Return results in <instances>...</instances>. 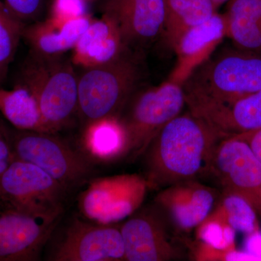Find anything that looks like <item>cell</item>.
Wrapping results in <instances>:
<instances>
[{"instance_id": "cell-20", "label": "cell", "mask_w": 261, "mask_h": 261, "mask_svg": "<svg viewBox=\"0 0 261 261\" xmlns=\"http://www.w3.org/2000/svg\"><path fill=\"white\" fill-rule=\"evenodd\" d=\"M82 141L84 152L93 161L108 162L124 157V132L117 117L83 127Z\"/></svg>"}, {"instance_id": "cell-24", "label": "cell", "mask_w": 261, "mask_h": 261, "mask_svg": "<svg viewBox=\"0 0 261 261\" xmlns=\"http://www.w3.org/2000/svg\"><path fill=\"white\" fill-rule=\"evenodd\" d=\"M25 25L0 0V82L14 59Z\"/></svg>"}, {"instance_id": "cell-32", "label": "cell", "mask_w": 261, "mask_h": 261, "mask_svg": "<svg viewBox=\"0 0 261 261\" xmlns=\"http://www.w3.org/2000/svg\"><path fill=\"white\" fill-rule=\"evenodd\" d=\"M5 210H8V208H7L6 205H5L3 199H2L1 196H0V213Z\"/></svg>"}, {"instance_id": "cell-27", "label": "cell", "mask_w": 261, "mask_h": 261, "mask_svg": "<svg viewBox=\"0 0 261 261\" xmlns=\"http://www.w3.org/2000/svg\"><path fill=\"white\" fill-rule=\"evenodd\" d=\"M14 160L11 129L0 120V176Z\"/></svg>"}, {"instance_id": "cell-15", "label": "cell", "mask_w": 261, "mask_h": 261, "mask_svg": "<svg viewBox=\"0 0 261 261\" xmlns=\"http://www.w3.org/2000/svg\"><path fill=\"white\" fill-rule=\"evenodd\" d=\"M227 38L226 15L216 12L208 19L189 29L173 48L177 62L168 80L181 84Z\"/></svg>"}, {"instance_id": "cell-1", "label": "cell", "mask_w": 261, "mask_h": 261, "mask_svg": "<svg viewBox=\"0 0 261 261\" xmlns=\"http://www.w3.org/2000/svg\"><path fill=\"white\" fill-rule=\"evenodd\" d=\"M224 138L190 111L175 117L143 153L147 187L163 190L207 173L215 147Z\"/></svg>"}, {"instance_id": "cell-3", "label": "cell", "mask_w": 261, "mask_h": 261, "mask_svg": "<svg viewBox=\"0 0 261 261\" xmlns=\"http://www.w3.org/2000/svg\"><path fill=\"white\" fill-rule=\"evenodd\" d=\"M140 54L128 51L111 63L85 68L78 75V112L82 126L116 117L140 87Z\"/></svg>"}, {"instance_id": "cell-29", "label": "cell", "mask_w": 261, "mask_h": 261, "mask_svg": "<svg viewBox=\"0 0 261 261\" xmlns=\"http://www.w3.org/2000/svg\"><path fill=\"white\" fill-rule=\"evenodd\" d=\"M245 243L246 250L249 253L261 260V232L260 231L249 233Z\"/></svg>"}, {"instance_id": "cell-9", "label": "cell", "mask_w": 261, "mask_h": 261, "mask_svg": "<svg viewBox=\"0 0 261 261\" xmlns=\"http://www.w3.org/2000/svg\"><path fill=\"white\" fill-rule=\"evenodd\" d=\"M80 195L79 207L89 221L114 224L140 207L146 190L145 178L123 175L91 179Z\"/></svg>"}, {"instance_id": "cell-31", "label": "cell", "mask_w": 261, "mask_h": 261, "mask_svg": "<svg viewBox=\"0 0 261 261\" xmlns=\"http://www.w3.org/2000/svg\"><path fill=\"white\" fill-rule=\"evenodd\" d=\"M228 1L229 0H211L216 10L219 9L220 7L222 6V5L228 3Z\"/></svg>"}, {"instance_id": "cell-17", "label": "cell", "mask_w": 261, "mask_h": 261, "mask_svg": "<svg viewBox=\"0 0 261 261\" xmlns=\"http://www.w3.org/2000/svg\"><path fill=\"white\" fill-rule=\"evenodd\" d=\"M130 51L113 21L102 15L94 19L72 49L71 62L85 68L111 63Z\"/></svg>"}, {"instance_id": "cell-6", "label": "cell", "mask_w": 261, "mask_h": 261, "mask_svg": "<svg viewBox=\"0 0 261 261\" xmlns=\"http://www.w3.org/2000/svg\"><path fill=\"white\" fill-rule=\"evenodd\" d=\"M11 140L15 159L35 165L68 191L90 181L93 161L57 134L14 128Z\"/></svg>"}, {"instance_id": "cell-26", "label": "cell", "mask_w": 261, "mask_h": 261, "mask_svg": "<svg viewBox=\"0 0 261 261\" xmlns=\"http://www.w3.org/2000/svg\"><path fill=\"white\" fill-rule=\"evenodd\" d=\"M4 3L25 24L36 21L44 10V0H4Z\"/></svg>"}, {"instance_id": "cell-28", "label": "cell", "mask_w": 261, "mask_h": 261, "mask_svg": "<svg viewBox=\"0 0 261 261\" xmlns=\"http://www.w3.org/2000/svg\"><path fill=\"white\" fill-rule=\"evenodd\" d=\"M247 142L255 157L261 163V128L238 135Z\"/></svg>"}, {"instance_id": "cell-30", "label": "cell", "mask_w": 261, "mask_h": 261, "mask_svg": "<svg viewBox=\"0 0 261 261\" xmlns=\"http://www.w3.org/2000/svg\"><path fill=\"white\" fill-rule=\"evenodd\" d=\"M223 260H258V259L245 250L239 251L232 249L225 253Z\"/></svg>"}, {"instance_id": "cell-18", "label": "cell", "mask_w": 261, "mask_h": 261, "mask_svg": "<svg viewBox=\"0 0 261 261\" xmlns=\"http://www.w3.org/2000/svg\"><path fill=\"white\" fill-rule=\"evenodd\" d=\"M222 137L261 128V89L257 92L195 113Z\"/></svg>"}, {"instance_id": "cell-23", "label": "cell", "mask_w": 261, "mask_h": 261, "mask_svg": "<svg viewBox=\"0 0 261 261\" xmlns=\"http://www.w3.org/2000/svg\"><path fill=\"white\" fill-rule=\"evenodd\" d=\"M214 214L217 215L234 231L247 234L259 231L257 215L253 207L240 195L223 191L220 205Z\"/></svg>"}, {"instance_id": "cell-13", "label": "cell", "mask_w": 261, "mask_h": 261, "mask_svg": "<svg viewBox=\"0 0 261 261\" xmlns=\"http://www.w3.org/2000/svg\"><path fill=\"white\" fill-rule=\"evenodd\" d=\"M58 221L10 209L0 213V261L39 260Z\"/></svg>"}, {"instance_id": "cell-4", "label": "cell", "mask_w": 261, "mask_h": 261, "mask_svg": "<svg viewBox=\"0 0 261 261\" xmlns=\"http://www.w3.org/2000/svg\"><path fill=\"white\" fill-rule=\"evenodd\" d=\"M73 63L59 58L31 54L18 82L37 99L44 132L58 134L69 126L78 112V75Z\"/></svg>"}, {"instance_id": "cell-22", "label": "cell", "mask_w": 261, "mask_h": 261, "mask_svg": "<svg viewBox=\"0 0 261 261\" xmlns=\"http://www.w3.org/2000/svg\"><path fill=\"white\" fill-rule=\"evenodd\" d=\"M164 37L171 48L189 29L205 21L217 10L211 0H165Z\"/></svg>"}, {"instance_id": "cell-12", "label": "cell", "mask_w": 261, "mask_h": 261, "mask_svg": "<svg viewBox=\"0 0 261 261\" xmlns=\"http://www.w3.org/2000/svg\"><path fill=\"white\" fill-rule=\"evenodd\" d=\"M125 260L166 261L179 257V250L157 206H149L129 216L121 227Z\"/></svg>"}, {"instance_id": "cell-14", "label": "cell", "mask_w": 261, "mask_h": 261, "mask_svg": "<svg viewBox=\"0 0 261 261\" xmlns=\"http://www.w3.org/2000/svg\"><path fill=\"white\" fill-rule=\"evenodd\" d=\"M216 200L214 190L191 180L165 188L156 197L155 205L175 228L190 231L210 216Z\"/></svg>"}, {"instance_id": "cell-11", "label": "cell", "mask_w": 261, "mask_h": 261, "mask_svg": "<svg viewBox=\"0 0 261 261\" xmlns=\"http://www.w3.org/2000/svg\"><path fill=\"white\" fill-rule=\"evenodd\" d=\"M102 15L116 25L127 49L141 54L164 37L165 0H106Z\"/></svg>"}, {"instance_id": "cell-8", "label": "cell", "mask_w": 261, "mask_h": 261, "mask_svg": "<svg viewBox=\"0 0 261 261\" xmlns=\"http://www.w3.org/2000/svg\"><path fill=\"white\" fill-rule=\"evenodd\" d=\"M207 173H212L223 191L243 197L261 219V163L238 135L218 142Z\"/></svg>"}, {"instance_id": "cell-10", "label": "cell", "mask_w": 261, "mask_h": 261, "mask_svg": "<svg viewBox=\"0 0 261 261\" xmlns=\"http://www.w3.org/2000/svg\"><path fill=\"white\" fill-rule=\"evenodd\" d=\"M51 261L125 260L121 228L74 219L49 256Z\"/></svg>"}, {"instance_id": "cell-21", "label": "cell", "mask_w": 261, "mask_h": 261, "mask_svg": "<svg viewBox=\"0 0 261 261\" xmlns=\"http://www.w3.org/2000/svg\"><path fill=\"white\" fill-rule=\"evenodd\" d=\"M0 113L16 129L44 132L37 99L18 81L13 89H0Z\"/></svg>"}, {"instance_id": "cell-2", "label": "cell", "mask_w": 261, "mask_h": 261, "mask_svg": "<svg viewBox=\"0 0 261 261\" xmlns=\"http://www.w3.org/2000/svg\"><path fill=\"white\" fill-rule=\"evenodd\" d=\"M189 111L232 102L261 89V53L220 45L182 84Z\"/></svg>"}, {"instance_id": "cell-7", "label": "cell", "mask_w": 261, "mask_h": 261, "mask_svg": "<svg viewBox=\"0 0 261 261\" xmlns=\"http://www.w3.org/2000/svg\"><path fill=\"white\" fill-rule=\"evenodd\" d=\"M69 191L40 168L15 159L0 176L7 208L38 219L58 220Z\"/></svg>"}, {"instance_id": "cell-16", "label": "cell", "mask_w": 261, "mask_h": 261, "mask_svg": "<svg viewBox=\"0 0 261 261\" xmlns=\"http://www.w3.org/2000/svg\"><path fill=\"white\" fill-rule=\"evenodd\" d=\"M93 18L89 15L69 20L49 18L25 25L23 38L31 54L41 58H59L72 50Z\"/></svg>"}, {"instance_id": "cell-19", "label": "cell", "mask_w": 261, "mask_h": 261, "mask_svg": "<svg viewBox=\"0 0 261 261\" xmlns=\"http://www.w3.org/2000/svg\"><path fill=\"white\" fill-rule=\"evenodd\" d=\"M224 14L232 44L261 53V0H229Z\"/></svg>"}, {"instance_id": "cell-5", "label": "cell", "mask_w": 261, "mask_h": 261, "mask_svg": "<svg viewBox=\"0 0 261 261\" xmlns=\"http://www.w3.org/2000/svg\"><path fill=\"white\" fill-rule=\"evenodd\" d=\"M186 106L181 84L173 81L139 87L116 116L124 132V157L135 159L143 154L158 132Z\"/></svg>"}, {"instance_id": "cell-25", "label": "cell", "mask_w": 261, "mask_h": 261, "mask_svg": "<svg viewBox=\"0 0 261 261\" xmlns=\"http://www.w3.org/2000/svg\"><path fill=\"white\" fill-rule=\"evenodd\" d=\"M88 14L87 0H53L50 18L69 20Z\"/></svg>"}]
</instances>
